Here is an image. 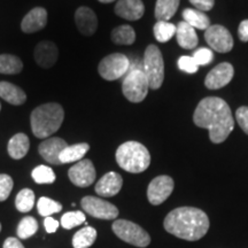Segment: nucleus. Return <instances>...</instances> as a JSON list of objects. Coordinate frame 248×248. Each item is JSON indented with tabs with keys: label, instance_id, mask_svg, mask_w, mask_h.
<instances>
[{
	"label": "nucleus",
	"instance_id": "obj_25",
	"mask_svg": "<svg viewBox=\"0 0 248 248\" xmlns=\"http://www.w3.org/2000/svg\"><path fill=\"white\" fill-rule=\"evenodd\" d=\"M179 6V0H156L155 17L157 21H169Z\"/></svg>",
	"mask_w": 248,
	"mask_h": 248
},
{
	"label": "nucleus",
	"instance_id": "obj_3",
	"mask_svg": "<svg viewBox=\"0 0 248 248\" xmlns=\"http://www.w3.org/2000/svg\"><path fill=\"white\" fill-rule=\"evenodd\" d=\"M63 120L64 110L61 105L55 102L40 105L31 113V130L37 138L46 139L60 129Z\"/></svg>",
	"mask_w": 248,
	"mask_h": 248
},
{
	"label": "nucleus",
	"instance_id": "obj_16",
	"mask_svg": "<svg viewBox=\"0 0 248 248\" xmlns=\"http://www.w3.org/2000/svg\"><path fill=\"white\" fill-rule=\"evenodd\" d=\"M123 185V179L120 173L110 171L100 178L95 185V192L98 195L104 198H110L116 195L121 191Z\"/></svg>",
	"mask_w": 248,
	"mask_h": 248
},
{
	"label": "nucleus",
	"instance_id": "obj_43",
	"mask_svg": "<svg viewBox=\"0 0 248 248\" xmlns=\"http://www.w3.org/2000/svg\"><path fill=\"white\" fill-rule=\"evenodd\" d=\"M99 1L102 2V4H110V2L115 1V0H99Z\"/></svg>",
	"mask_w": 248,
	"mask_h": 248
},
{
	"label": "nucleus",
	"instance_id": "obj_30",
	"mask_svg": "<svg viewBox=\"0 0 248 248\" xmlns=\"http://www.w3.org/2000/svg\"><path fill=\"white\" fill-rule=\"evenodd\" d=\"M33 204H35V193L30 188L21 190L15 198V206L21 213L30 212L33 208Z\"/></svg>",
	"mask_w": 248,
	"mask_h": 248
},
{
	"label": "nucleus",
	"instance_id": "obj_42",
	"mask_svg": "<svg viewBox=\"0 0 248 248\" xmlns=\"http://www.w3.org/2000/svg\"><path fill=\"white\" fill-rule=\"evenodd\" d=\"M2 248H24V247H23V245L21 244V241L17 239V238L9 237L5 240Z\"/></svg>",
	"mask_w": 248,
	"mask_h": 248
},
{
	"label": "nucleus",
	"instance_id": "obj_14",
	"mask_svg": "<svg viewBox=\"0 0 248 248\" xmlns=\"http://www.w3.org/2000/svg\"><path fill=\"white\" fill-rule=\"evenodd\" d=\"M68 146V144L63 139L58 138V137H52L45 139L44 141H42L39 144L38 152L42 155V157L45 161H47L48 163L55 164L59 166L61 164L59 156L62 153V151Z\"/></svg>",
	"mask_w": 248,
	"mask_h": 248
},
{
	"label": "nucleus",
	"instance_id": "obj_20",
	"mask_svg": "<svg viewBox=\"0 0 248 248\" xmlns=\"http://www.w3.org/2000/svg\"><path fill=\"white\" fill-rule=\"evenodd\" d=\"M176 38L178 45L185 49H193L199 43L194 28L184 21L179 22L176 27Z\"/></svg>",
	"mask_w": 248,
	"mask_h": 248
},
{
	"label": "nucleus",
	"instance_id": "obj_19",
	"mask_svg": "<svg viewBox=\"0 0 248 248\" xmlns=\"http://www.w3.org/2000/svg\"><path fill=\"white\" fill-rule=\"evenodd\" d=\"M117 16L128 21H137L145 13V6L141 0H119L115 6Z\"/></svg>",
	"mask_w": 248,
	"mask_h": 248
},
{
	"label": "nucleus",
	"instance_id": "obj_24",
	"mask_svg": "<svg viewBox=\"0 0 248 248\" xmlns=\"http://www.w3.org/2000/svg\"><path fill=\"white\" fill-rule=\"evenodd\" d=\"M90 150L89 144L86 142H80V144L73 145V146H68L62 151V153L59 156L61 164L62 163H71L76 162V161L83 160L84 155L88 153Z\"/></svg>",
	"mask_w": 248,
	"mask_h": 248
},
{
	"label": "nucleus",
	"instance_id": "obj_8",
	"mask_svg": "<svg viewBox=\"0 0 248 248\" xmlns=\"http://www.w3.org/2000/svg\"><path fill=\"white\" fill-rule=\"evenodd\" d=\"M130 61L126 55L114 53L107 55L100 61L98 73L106 80H116L129 73Z\"/></svg>",
	"mask_w": 248,
	"mask_h": 248
},
{
	"label": "nucleus",
	"instance_id": "obj_39",
	"mask_svg": "<svg viewBox=\"0 0 248 248\" xmlns=\"http://www.w3.org/2000/svg\"><path fill=\"white\" fill-rule=\"evenodd\" d=\"M190 2L198 9V11L203 12V13L213 9L214 4H215L214 0H190Z\"/></svg>",
	"mask_w": 248,
	"mask_h": 248
},
{
	"label": "nucleus",
	"instance_id": "obj_23",
	"mask_svg": "<svg viewBox=\"0 0 248 248\" xmlns=\"http://www.w3.org/2000/svg\"><path fill=\"white\" fill-rule=\"evenodd\" d=\"M183 18H184V22L190 24L194 29L207 30L210 27L209 17L203 12L198 11V9H184V12H183Z\"/></svg>",
	"mask_w": 248,
	"mask_h": 248
},
{
	"label": "nucleus",
	"instance_id": "obj_10",
	"mask_svg": "<svg viewBox=\"0 0 248 248\" xmlns=\"http://www.w3.org/2000/svg\"><path fill=\"white\" fill-rule=\"evenodd\" d=\"M204 39L214 51L219 52V53L230 52L233 47V38L230 31L219 24L210 26L204 32Z\"/></svg>",
	"mask_w": 248,
	"mask_h": 248
},
{
	"label": "nucleus",
	"instance_id": "obj_37",
	"mask_svg": "<svg viewBox=\"0 0 248 248\" xmlns=\"http://www.w3.org/2000/svg\"><path fill=\"white\" fill-rule=\"evenodd\" d=\"M177 64L179 69L187 74H195L198 71V68H199L192 57H181L178 59Z\"/></svg>",
	"mask_w": 248,
	"mask_h": 248
},
{
	"label": "nucleus",
	"instance_id": "obj_36",
	"mask_svg": "<svg viewBox=\"0 0 248 248\" xmlns=\"http://www.w3.org/2000/svg\"><path fill=\"white\" fill-rule=\"evenodd\" d=\"M192 58L194 59L195 63H197L198 66H207V64H209L210 62H212L214 55L212 49L201 47L198 48L197 51L194 52L193 57Z\"/></svg>",
	"mask_w": 248,
	"mask_h": 248
},
{
	"label": "nucleus",
	"instance_id": "obj_45",
	"mask_svg": "<svg viewBox=\"0 0 248 248\" xmlns=\"http://www.w3.org/2000/svg\"><path fill=\"white\" fill-rule=\"evenodd\" d=\"M0 109H1V105H0Z\"/></svg>",
	"mask_w": 248,
	"mask_h": 248
},
{
	"label": "nucleus",
	"instance_id": "obj_26",
	"mask_svg": "<svg viewBox=\"0 0 248 248\" xmlns=\"http://www.w3.org/2000/svg\"><path fill=\"white\" fill-rule=\"evenodd\" d=\"M23 69V63L20 58L11 54L0 55V74L15 75L20 74Z\"/></svg>",
	"mask_w": 248,
	"mask_h": 248
},
{
	"label": "nucleus",
	"instance_id": "obj_34",
	"mask_svg": "<svg viewBox=\"0 0 248 248\" xmlns=\"http://www.w3.org/2000/svg\"><path fill=\"white\" fill-rule=\"evenodd\" d=\"M85 223V215L83 212H69L66 213L61 218V225L67 230L75 228Z\"/></svg>",
	"mask_w": 248,
	"mask_h": 248
},
{
	"label": "nucleus",
	"instance_id": "obj_11",
	"mask_svg": "<svg viewBox=\"0 0 248 248\" xmlns=\"http://www.w3.org/2000/svg\"><path fill=\"white\" fill-rule=\"evenodd\" d=\"M173 191V181L169 176H157L150 183L147 188L148 201L154 206L164 202Z\"/></svg>",
	"mask_w": 248,
	"mask_h": 248
},
{
	"label": "nucleus",
	"instance_id": "obj_44",
	"mask_svg": "<svg viewBox=\"0 0 248 248\" xmlns=\"http://www.w3.org/2000/svg\"><path fill=\"white\" fill-rule=\"evenodd\" d=\"M0 231H1V224H0Z\"/></svg>",
	"mask_w": 248,
	"mask_h": 248
},
{
	"label": "nucleus",
	"instance_id": "obj_4",
	"mask_svg": "<svg viewBox=\"0 0 248 248\" xmlns=\"http://www.w3.org/2000/svg\"><path fill=\"white\" fill-rule=\"evenodd\" d=\"M116 162L125 171L140 173L151 163L150 152L138 141H126L117 148Z\"/></svg>",
	"mask_w": 248,
	"mask_h": 248
},
{
	"label": "nucleus",
	"instance_id": "obj_41",
	"mask_svg": "<svg viewBox=\"0 0 248 248\" xmlns=\"http://www.w3.org/2000/svg\"><path fill=\"white\" fill-rule=\"evenodd\" d=\"M238 35H239L241 42H248V20H244L243 22L239 24V28H238Z\"/></svg>",
	"mask_w": 248,
	"mask_h": 248
},
{
	"label": "nucleus",
	"instance_id": "obj_12",
	"mask_svg": "<svg viewBox=\"0 0 248 248\" xmlns=\"http://www.w3.org/2000/svg\"><path fill=\"white\" fill-rule=\"evenodd\" d=\"M70 182L78 187H88L95 181V168L88 159H83L74 164L68 171Z\"/></svg>",
	"mask_w": 248,
	"mask_h": 248
},
{
	"label": "nucleus",
	"instance_id": "obj_40",
	"mask_svg": "<svg viewBox=\"0 0 248 248\" xmlns=\"http://www.w3.org/2000/svg\"><path fill=\"white\" fill-rule=\"evenodd\" d=\"M59 225H60V223H59L57 219L52 218V217H45L44 226L47 233H54V232L58 230Z\"/></svg>",
	"mask_w": 248,
	"mask_h": 248
},
{
	"label": "nucleus",
	"instance_id": "obj_1",
	"mask_svg": "<svg viewBox=\"0 0 248 248\" xmlns=\"http://www.w3.org/2000/svg\"><path fill=\"white\" fill-rule=\"evenodd\" d=\"M193 121L197 126L208 130L209 139L214 144L224 141L234 128L230 107L217 97L202 99L194 111Z\"/></svg>",
	"mask_w": 248,
	"mask_h": 248
},
{
	"label": "nucleus",
	"instance_id": "obj_27",
	"mask_svg": "<svg viewBox=\"0 0 248 248\" xmlns=\"http://www.w3.org/2000/svg\"><path fill=\"white\" fill-rule=\"evenodd\" d=\"M97 239V231L91 226H85L82 230L77 231L73 238L74 248H89Z\"/></svg>",
	"mask_w": 248,
	"mask_h": 248
},
{
	"label": "nucleus",
	"instance_id": "obj_9",
	"mask_svg": "<svg viewBox=\"0 0 248 248\" xmlns=\"http://www.w3.org/2000/svg\"><path fill=\"white\" fill-rule=\"evenodd\" d=\"M82 208L89 215L99 219H115L119 216L117 207L100 198L84 197L82 199Z\"/></svg>",
	"mask_w": 248,
	"mask_h": 248
},
{
	"label": "nucleus",
	"instance_id": "obj_2",
	"mask_svg": "<svg viewBox=\"0 0 248 248\" xmlns=\"http://www.w3.org/2000/svg\"><path fill=\"white\" fill-rule=\"evenodd\" d=\"M167 232L181 239L199 240L208 232L209 218L201 209L179 207L170 212L163 222Z\"/></svg>",
	"mask_w": 248,
	"mask_h": 248
},
{
	"label": "nucleus",
	"instance_id": "obj_31",
	"mask_svg": "<svg viewBox=\"0 0 248 248\" xmlns=\"http://www.w3.org/2000/svg\"><path fill=\"white\" fill-rule=\"evenodd\" d=\"M37 230H38V223L36 219L31 216H27L21 219L20 224L17 226V237L27 239V238L32 237Z\"/></svg>",
	"mask_w": 248,
	"mask_h": 248
},
{
	"label": "nucleus",
	"instance_id": "obj_7",
	"mask_svg": "<svg viewBox=\"0 0 248 248\" xmlns=\"http://www.w3.org/2000/svg\"><path fill=\"white\" fill-rule=\"evenodd\" d=\"M113 231L121 240L140 248L151 244V237L141 226L126 219H116L113 223Z\"/></svg>",
	"mask_w": 248,
	"mask_h": 248
},
{
	"label": "nucleus",
	"instance_id": "obj_18",
	"mask_svg": "<svg viewBox=\"0 0 248 248\" xmlns=\"http://www.w3.org/2000/svg\"><path fill=\"white\" fill-rule=\"evenodd\" d=\"M47 23V12L43 7H36L23 17L21 29L24 33H32L44 29Z\"/></svg>",
	"mask_w": 248,
	"mask_h": 248
},
{
	"label": "nucleus",
	"instance_id": "obj_29",
	"mask_svg": "<svg viewBox=\"0 0 248 248\" xmlns=\"http://www.w3.org/2000/svg\"><path fill=\"white\" fill-rule=\"evenodd\" d=\"M153 32L157 42L167 43L175 36L176 27L168 21H157L153 28Z\"/></svg>",
	"mask_w": 248,
	"mask_h": 248
},
{
	"label": "nucleus",
	"instance_id": "obj_21",
	"mask_svg": "<svg viewBox=\"0 0 248 248\" xmlns=\"http://www.w3.org/2000/svg\"><path fill=\"white\" fill-rule=\"evenodd\" d=\"M0 98L14 106L23 105L27 100V94L22 89L8 82H0Z\"/></svg>",
	"mask_w": 248,
	"mask_h": 248
},
{
	"label": "nucleus",
	"instance_id": "obj_28",
	"mask_svg": "<svg viewBox=\"0 0 248 248\" xmlns=\"http://www.w3.org/2000/svg\"><path fill=\"white\" fill-rule=\"evenodd\" d=\"M110 37L117 45H131L136 40V32L132 27L121 26L111 31Z\"/></svg>",
	"mask_w": 248,
	"mask_h": 248
},
{
	"label": "nucleus",
	"instance_id": "obj_6",
	"mask_svg": "<svg viewBox=\"0 0 248 248\" xmlns=\"http://www.w3.org/2000/svg\"><path fill=\"white\" fill-rule=\"evenodd\" d=\"M150 84L144 70L140 68H135L126 74L122 83V92L124 97L130 102H141L146 98Z\"/></svg>",
	"mask_w": 248,
	"mask_h": 248
},
{
	"label": "nucleus",
	"instance_id": "obj_17",
	"mask_svg": "<svg viewBox=\"0 0 248 248\" xmlns=\"http://www.w3.org/2000/svg\"><path fill=\"white\" fill-rule=\"evenodd\" d=\"M75 22L78 31L84 36H92L97 31L98 18L91 8L82 6L76 11Z\"/></svg>",
	"mask_w": 248,
	"mask_h": 248
},
{
	"label": "nucleus",
	"instance_id": "obj_22",
	"mask_svg": "<svg viewBox=\"0 0 248 248\" xmlns=\"http://www.w3.org/2000/svg\"><path fill=\"white\" fill-rule=\"evenodd\" d=\"M29 147L30 141L28 136L24 135V133H16L8 141L7 151L12 159L20 160L26 156L28 152H29Z\"/></svg>",
	"mask_w": 248,
	"mask_h": 248
},
{
	"label": "nucleus",
	"instance_id": "obj_38",
	"mask_svg": "<svg viewBox=\"0 0 248 248\" xmlns=\"http://www.w3.org/2000/svg\"><path fill=\"white\" fill-rule=\"evenodd\" d=\"M235 119L243 131L248 135V107H240L235 111Z\"/></svg>",
	"mask_w": 248,
	"mask_h": 248
},
{
	"label": "nucleus",
	"instance_id": "obj_33",
	"mask_svg": "<svg viewBox=\"0 0 248 248\" xmlns=\"http://www.w3.org/2000/svg\"><path fill=\"white\" fill-rule=\"evenodd\" d=\"M37 208H38L39 215L44 217H49L53 214H57L62 209L61 203L57 202V201L49 199V198L42 197L38 200V203H37Z\"/></svg>",
	"mask_w": 248,
	"mask_h": 248
},
{
	"label": "nucleus",
	"instance_id": "obj_5",
	"mask_svg": "<svg viewBox=\"0 0 248 248\" xmlns=\"http://www.w3.org/2000/svg\"><path fill=\"white\" fill-rule=\"evenodd\" d=\"M142 70L147 77L150 89H160L164 79V62L162 53L157 46L150 45L146 48Z\"/></svg>",
	"mask_w": 248,
	"mask_h": 248
},
{
	"label": "nucleus",
	"instance_id": "obj_32",
	"mask_svg": "<svg viewBox=\"0 0 248 248\" xmlns=\"http://www.w3.org/2000/svg\"><path fill=\"white\" fill-rule=\"evenodd\" d=\"M32 176L33 181L37 184H52L55 182V173L47 166H38L32 170Z\"/></svg>",
	"mask_w": 248,
	"mask_h": 248
},
{
	"label": "nucleus",
	"instance_id": "obj_15",
	"mask_svg": "<svg viewBox=\"0 0 248 248\" xmlns=\"http://www.w3.org/2000/svg\"><path fill=\"white\" fill-rule=\"evenodd\" d=\"M33 57L37 64L42 68H51L57 63L59 58L58 46L53 42L44 40L35 47Z\"/></svg>",
	"mask_w": 248,
	"mask_h": 248
},
{
	"label": "nucleus",
	"instance_id": "obj_35",
	"mask_svg": "<svg viewBox=\"0 0 248 248\" xmlns=\"http://www.w3.org/2000/svg\"><path fill=\"white\" fill-rule=\"evenodd\" d=\"M14 182L11 176L6 175V173H1L0 175V202L8 199L9 194H11L12 190H13Z\"/></svg>",
	"mask_w": 248,
	"mask_h": 248
},
{
	"label": "nucleus",
	"instance_id": "obj_13",
	"mask_svg": "<svg viewBox=\"0 0 248 248\" xmlns=\"http://www.w3.org/2000/svg\"><path fill=\"white\" fill-rule=\"evenodd\" d=\"M233 75L234 69L232 64L229 62H223L209 71L208 75L206 76V79H204V85L209 90L221 89L231 82Z\"/></svg>",
	"mask_w": 248,
	"mask_h": 248
}]
</instances>
